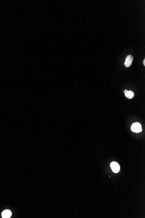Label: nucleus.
Masks as SVG:
<instances>
[{"label": "nucleus", "instance_id": "nucleus-1", "mask_svg": "<svg viewBox=\"0 0 145 218\" xmlns=\"http://www.w3.org/2000/svg\"><path fill=\"white\" fill-rule=\"evenodd\" d=\"M131 130L133 132L136 133H139L142 132V126L140 123L138 122L134 123L131 126Z\"/></svg>", "mask_w": 145, "mask_h": 218}, {"label": "nucleus", "instance_id": "nucleus-2", "mask_svg": "<svg viewBox=\"0 0 145 218\" xmlns=\"http://www.w3.org/2000/svg\"><path fill=\"white\" fill-rule=\"evenodd\" d=\"M110 167L114 173H118L120 170V166L118 163L114 161L110 164Z\"/></svg>", "mask_w": 145, "mask_h": 218}, {"label": "nucleus", "instance_id": "nucleus-3", "mask_svg": "<svg viewBox=\"0 0 145 218\" xmlns=\"http://www.w3.org/2000/svg\"><path fill=\"white\" fill-rule=\"evenodd\" d=\"M133 60H134V58H133V56L131 55L127 56V58H126L125 63H124V65H125L126 67H127V68L130 67L132 65Z\"/></svg>", "mask_w": 145, "mask_h": 218}, {"label": "nucleus", "instance_id": "nucleus-4", "mask_svg": "<svg viewBox=\"0 0 145 218\" xmlns=\"http://www.w3.org/2000/svg\"><path fill=\"white\" fill-rule=\"evenodd\" d=\"M12 215L11 211L9 210H5L2 213V217L3 218H9L11 217Z\"/></svg>", "mask_w": 145, "mask_h": 218}, {"label": "nucleus", "instance_id": "nucleus-5", "mask_svg": "<svg viewBox=\"0 0 145 218\" xmlns=\"http://www.w3.org/2000/svg\"><path fill=\"white\" fill-rule=\"evenodd\" d=\"M124 93H125V96H126L127 98L129 99H131L134 97V92H132L131 91H128V90H124Z\"/></svg>", "mask_w": 145, "mask_h": 218}, {"label": "nucleus", "instance_id": "nucleus-6", "mask_svg": "<svg viewBox=\"0 0 145 218\" xmlns=\"http://www.w3.org/2000/svg\"><path fill=\"white\" fill-rule=\"evenodd\" d=\"M144 65H145V59H144Z\"/></svg>", "mask_w": 145, "mask_h": 218}]
</instances>
